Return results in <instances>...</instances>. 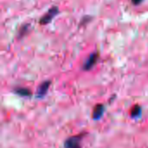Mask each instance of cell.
<instances>
[{
    "label": "cell",
    "mask_w": 148,
    "mask_h": 148,
    "mask_svg": "<svg viewBox=\"0 0 148 148\" xmlns=\"http://www.w3.org/2000/svg\"><path fill=\"white\" fill-rule=\"evenodd\" d=\"M58 13V8L56 6H54L52 7L40 20V23L42 24H46V23H49Z\"/></svg>",
    "instance_id": "obj_2"
},
{
    "label": "cell",
    "mask_w": 148,
    "mask_h": 148,
    "mask_svg": "<svg viewBox=\"0 0 148 148\" xmlns=\"http://www.w3.org/2000/svg\"><path fill=\"white\" fill-rule=\"evenodd\" d=\"M131 1H132V3H133L134 4H136V5H137V4H140L143 0H131Z\"/></svg>",
    "instance_id": "obj_8"
},
{
    "label": "cell",
    "mask_w": 148,
    "mask_h": 148,
    "mask_svg": "<svg viewBox=\"0 0 148 148\" xmlns=\"http://www.w3.org/2000/svg\"><path fill=\"white\" fill-rule=\"evenodd\" d=\"M98 58H99V54H98V53H94V54L90 55V56L88 58V60H87L86 62L84 63L83 69H84L85 70H89V69H91L95 65V63L97 62Z\"/></svg>",
    "instance_id": "obj_3"
},
{
    "label": "cell",
    "mask_w": 148,
    "mask_h": 148,
    "mask_svg": "<svg viewBox=\"0 0 148 148\" xmlns=\"http://www.w3.org/2000/svg\"><path fill=\"white\" fill-rule=\"evenodd\" d=\"M82 136H72L66 140L64 143V147L65 148H82L81 142H82Z\"/></svg>",
    "instance_id": "obj_1"
},
{
    "label": "cell",
    "mask_w": 148,
    "mask_h": 148,
    "mask_svg": "<svg viewBox=\"0 0 148 148\" xmlns=\"http://www.w3.org/2000/svg\"><path fill=\"white\" fill-rule=\"evenodd\" d=\"M15 92L16 95H21V96H30L31 95V92L29 91V89L24 88H19L15 89Z\"/></svg>",
    "instance_id": "obj_6"
},
{
    "label": "cell",
    "mask_w": 148,
    "mask_h": 148,
    "mask_svg": "<svg viewBox=\"0 0 148 148\" xmlns=\"http://www.w3.org/2000/svg\"><path fill=\"white\" fill-rule=\"evenodd\" d=\"M103 112H104V107L101 104L95 106L94 111H93V119L94 120H99L102 114H103Z\"/></svg>",
    "instance_id": "obj_5"
},
{
    "label": "cell",
    "mask_w": 148,
    "mask_h": 148,
    "mask_svg": "<svg viewBox=\"0 0 148 148\" xmlns=\"http://www.w3.org/2000/svg\"><path fill=\"white\" fill-rule=\"evenodd\" d=\"M140 113H141V108L140 106H135L132 111H131V116L135 118V117H139L140 115Z\"/></svg>",
    "instance_id": "obj_7"
},
{
    "label": "cell",
    "mask_w": 148,
    "mask_h": 148,
    "mask_svg": "<svg viewBox=\"0 0 148 148\" xmlns=\"http://www.w3.org/2000/svg\"><path fill=\"white\" fill-rule=\"evenodd\" d=\"M49 86H50V82H42L40 86H39V88H38V89H37V97L38 98H41V97H42V96H44L45 95H46V93H47V91H48V89H49Z\"/></svg>",
    "instance_id": "obj_4"
}]
</instances>
